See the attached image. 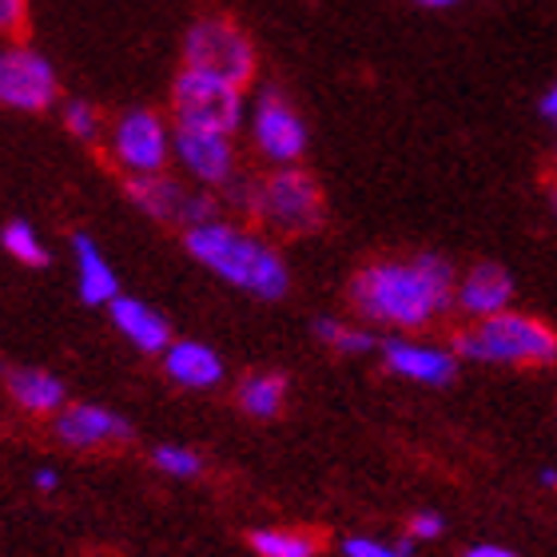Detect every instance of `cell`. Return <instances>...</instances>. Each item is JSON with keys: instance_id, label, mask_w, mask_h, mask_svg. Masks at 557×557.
I'll use <instances>...</instances> for the list:
<instances>
[{"instance_id": "cell-1", "label": "cell", "mask_w": 557, "mask_h": 557, "mask_svg": "<svg viewBox=\"0 0 557 557\" xmlns=\"http://www.w3.org/2000/svg\"><path fill=\"white\" fill-rule=\"evenodd\" d=\"M454 283L458 275L450 259L418 251V256L371 259L367 268L355 271L347 295L359 319L410 335V331H426L450 311Z\"/></svg>"}, {"instance_id": "cell-2", "label": "cell", "mask_w": 557, "mask_h": 557, "mask_svg": "<svg viewBox=\"0 0 557 557\" xmlns=\"http://www.w3.org/2000/svg\"><path fill=\"white\" fill-rule=\"evenodd\" d=\"M184 247L199 268L223 278L227 287L251 295V299L275 302L290 290L287 259L271 244V235L256 223L211 215V220L187 227Z\"/></svg>"}, {"instance_id": "cell-3", "label": "cell", "mask_w": 557, "mask_h": 557, "mask_svg": "<svg viewBox=\"0 0 557 557\" xmlns=\"http://www.w3.org/2000/svg\"><path fill=\"white\" fill-rule=\"evenodd\" d=\"M458 359L486 362V367H554L557 362V331L525 311L486 314V319H470L454 335Z\"/></svg>"}, {"instance_id": "cell-4", "label": "cell", "mask_w": 557, "mask_h": 557, "mask_svg": "<svg viewBox=\"0 0 557 557\" xmlns=\"http://www.w3.org/2000/svg\"><path fill=\"white\" fill-rule=\"evenodd\" d=\"M244 215L268 235H283V239H302V235L323 232V184L307 168H299V163L271 168L259 180H251V199H247Z\"/></svg>"}, {"instance_id": "cell-5", "label": "cell", "mask_w": 557, "mask_h": 557, "mask_svg": "<svg viewBox=\"0 0 557 557\" xmlns=\"http://www.w3.org/2000/svg\"><path fill=\"white\" fill-rule=\"evenodd\" d=\"M108 163L124 180L172 172L175 160V124L168 108H124L108 120L104 132Z\"/></svg>"}, {"instance_id": "cell-6", "label": "cell", "mask_w": 557, "mask_h": 557, "mask_svg": "<svg viewBox=\"0 0 557 557\" xmlns=\"http://www.w3.org/2000/svg\"><path fill=\"white\" fill-rule=\"evenodd\" d=\"M168 116L175 128L239 136L247 124V88L184 64L175 72L172 92H168Z\"/></svg>"}, {"instance_id": "cell-7", "label": "cell", "mask_w": 557, "mask_h": 557, "mask_svg": "<svg viewBox=\"0 0 557 557\" xmlns=\"http://www.w3.org/2000/svg\"><path fill=\"white\" fill-rule=\"evenodd\" d=\"M180 57H184L187 69L211 72V76L232 81L239 88H251L259 76V48L251 33L232 16H220V12L196 16L187 24Z\"/></svg>"}, {"instance_id": "cell-8", "label": "cell", "mask_w": 557, "mask_h": 557, "mask_svg": "<svg viewBox=\"0 0 557 557\" xmlns=\"http://www.w3.org/2000/svg\"><path fill=\"white\" fill-rule=\"evenodd\" d=\"M247 136H251V148L263 163L271 168H287V163H302L307 148H311V132H307V120L295 108L283 88H259L247 104Z\"/></svg>"}, {"instance_id": "cell-9", "label": "cell", "mask_w": 557, "mask_h": 557, "mask_svg": "<svg viewBox=\"0 0 557 557\" xmlns=\"http://www.w3.org/2000/svg\"><path fill=\"white\" fill-rule=\"evenodd\" d=\"M60 104V72L40 48L12 36L0 45V108L9 112H48Z\"/></svg>"}, {"instance_id": "cell-10", "label": "cell", "mask_w": 557, "mask_h": 557, "mask_svg": "<svg viewBox=\"0 0 557 557\" xmlns=\"http://www.w3.org/2000/svg\"><path fill=\"white\" fill-rule=\"evenodd\" d=\"M124 191H128V199L148 215V220L172 223V227H180V232L211 220V215H220L211 191H203V187H196V184H184V180L172 172L124 180Z\"/></svg>"}, {"instance_id": "cell-11", "label": "cell", "mask_w": 557, "mask_h": 557, "mask_svg": "<svg viewBox=\"0 0 557 557\" xmlns=\"http://www.w3.org/2000/svg\"><path fill=\"white\" fill-rule=\"evenodd\" d=\"M187 184L203 187V191H223L227 184L239 180V144L227 132H196L175 128V160Z\"/></svg>"}, {"instance_id": "cell-12", "label": "cell", "mask_w": 557, "mask_h": 557, "mask_svg": "<svg viewBox=\"0 0 557 557\" xmlns=\"http://www.w3.org/2000/svg\"><path fill=\"white\" fill-rule=\"evenodd\" d=\"M379 355H383L391 374L410 379V383H422V386H446V383H454V374H458V350L434 347V343H418V338H407V335L383 338V343H379Z\"/></svg>"}, {"instance_id": "cell-13", "label": "cell", "mask_w": 557, "mask_h": 557, "mask_svg": "<svg viewBox=\"0 0 557 557\" xmlns=\"http://www.w3.org/2000/svg\"><path fill=\"white\" fill-rule=\"evenodd\" d=\"M52 434L72 450H100V446H120L128 442L132 426L116 410L96 407V403H72L52 414Z\"/></svg>"}, {"instance_id": "cell-14", "label": "cell", "mask_w": 557, "mask_h": 557, "mask_svg": "<svg viewBox=\"0 0 557 557\" xmlns=\"http://www.w3.org/2000/svg\"><path fill=\"white\" fill-rule=\"evenodd\" d=\"M454 307L466 319H486L513 307V275L502 263H474L454 283Z\"/></svg>"}, {"instance_id": "cell-15", "label": "cell", "mask_w": 557, "mask_h": 557, "mask_svg": "<svg viewBox=\"0 0 557 557\" xmlns=\"http://www.w3.org/2000/svg\"><path fill=\"white\" fill-rule=\"evenodd\" d=\"M160 359H163L168 379H172L175 386H184V391H211V386L223 383L220 350H211L208 343H199V338H172Z\"/></svg>"}, {"instance_id": "cell-16", "label": "cell", "mask_w": 557, "mask_h": 557, "mask_svg": "<svg viewBox=\"0 0 557 557\" xmlns=\"http://www.w3.org/2000/svg\"><path fill=\"white\" fill-rule=\"evenodd\" d=\"M108 314H112V326H116L120 335L128 338L136 350H144V355H163L168 343H172V326H168V319L151 302L132 299V295L120 290L116 299L108 302Z\"/></svg>"}, {"instance_id": "cell-17", "label": "cell", "mask_w": 557, "mask_h": 557, "mask_svg": "<svg viewBox=\"0 0 557 557\" xmlns=\"http://www.w3.org/2000/svg\"><path fill=\"white\" fill-rule=\"evenodd\" d=\"M72 259H76V287H81V299L88 307H108V302L116 299L120 275L88 232L72 235Z\"/></svg>"}, {"instance_id": "cell-18", "label": "cell", "mask_w": 557, "mask_h": 557, "mask_svg": "<svg viewBox=\"0 0 557 557\" xmlns=\"http://www.w3.org/2000/svg\"><path fill=\"white\" fill-rule=\"evenodd\" d=\"M9 395L28 414H57L69 391L57 374L40 371V367H16V371H9Z\"/></svg>"}, {"instance_id": "cell-19", "label": "cell", "mask_w": 557, "mask_h": 557, "mask_svg": "<svg viewBox=\"0 0 557 557\" xmlns=\"http://www.w3.org/2000/svg\"><path fill=\"white\" fill-rule=\"evenodd\" d=\"M239 410L251 418H275L278 410L287 407V374L278 371H259V374H247L239 391Z\"/></svg>"}, {"instance_id": "cell-20", "label": "cell", "mask_w": 557, "mask_h": 557, "mask_svg": "<svg viewBox=\"0 0 557 557\" xmlns=\"http://www.w3.org/2000/svg\"><path fill=\"white\" fill-rule=\"evenodd\" d=\"M251 549L259 557H319L323 554V537L314 530H283V525H268V530H251Z\"/></svg>"}, {"instance_id": "cell-21", "label": "cell", "mask_w": 557, "mask_h": 557, "mask_svg": "<svg viewBox=\"0 0 557 557\" xmlns=\"http://www.w3.org/2000/svg\"><path fill=\"white\" fill-rule=\"evenodd\" d=\"M314 338L326 343L331 350H338V355H371V350H379V338L367 326H355L347 319H331V314L314 319Z\"/></svg>"}, {"instance_id": "cell-22", "label": "cell", "mask_w": 557, "mask_h": 557, "mask_svg": "<svg viewBox=\"0 0 557 557\" xmlns=\"http://www.w3.org/2000/svg\"><path fill=\"white\" fill-rule=\"evenodd\" d=\"M0 247H4V256H12L16 263H24V268H48V247L28 220L4 223V232H0Z\"/></svg>"}, {"instance_id": "cell-23", "label": "cell", "mask_w": 557, "mask_h": 557, "mask_svg": "<svg viewBox=\"0 0 557 557\" xmlns=\"http://www.w3.org/2000/svg\"><path fill=\"white\" fill-rule=\"evenodd\" d=\"M60 120H64V132L72 139H81V144H104L108 116L96 104H88V100H69Z\"/></svg>"}, {"instance_id": "cell-24", "label": "cell", "mask_w": 557, "mask_h": 557, "mask_svg": "<svg viewBox=\"0 0 557 557\" xmlns=\"http://www.w3.org/2000/svg\"><path fill=\"white\" fill-rule=\"evenodd\" d=\"M151 462L168 478H196L199 470H203V458H199L196 450H187V446H175V442L156 446V450H151Z\"/></svg>"}, {"instance_id": "cell-25", "label": "cell", "mask_w": 557, "mask_h": 557, "mask_svg": "<svg viewBox=\"0 0 557 557\" xmlns=\"http://www.w3.org/2000/svg\"><path fill=\"white\" fill-rule=\"evenodd\" d=\"M343 557H410V546L407 542H374V537H347L343 542Z\"/></svg>"}, {"instance_id": "cell-26", "label": "cell", "mask_w": 557, "mask_h": 557, "mask_svg": "<svg viewBox=\"0 0 557 557\" xmlns=\"http://www.w3.org/2000/svg\"><path fill=\"white\" fill-rule=\"evenodd\" d=\"M28 28V0H0V40H12Z\"/></svg>"}, {"instance_id": "cell-27", "label": "cell", "mask_w": 557, "mask_h": 557, "mask_svg": "<svg viewBox=\"0 0 557 557\" xmlns=\"http://www.w3.org/2000/svg\"><path fill=\"white\" fill-rule=\"evenodd\" d=\"M442 530H446V522H442V513H434V510H418L407 525V534L422 537V542H426V537H438Z\"/></svg>"}, {"instance_id": "cell-28", "label": "cell", "mask_w": 557, "mask_h": 557, "mask_svg": "<svg viewBox=\"0 0 557 557\" xmlns=\"http://www.w3.org/2000/svg\"><path fill=\"white\" fill-rule=\"evenodd\" d=\"M537 112H542V120H546V124H557V81L549 84L546 92H542V100H537Z\"/></svg>"}, {"instance_id": "cell-29", "label": "cell", "mask_w": 557, "mask_h": 557, "mask_svg": "<svg viewBox=\"0 0 557 557\" xmlns=\"http://www.w3.org/2000/svg\"><path fill=\"white\" fill-rule=\"evenodd\" d=\"M33 486L40 490V494H52V490H60V474L52 470V466H40L33 474Z\"/></svg>"}, {"instance_id": "cell-30", "label": "cell", "mask_w": 557, "mask_h": 557, "mask_svg": "<svg viewBox=\"0 0 557 557\" xmlns=\"http://www.w3.org/2000/svg\"><path fill=\"white\" fill-rule=\"evenodd\" d=\"M466 557H518V554L506 549V546H470L466 549Z\"/></svg>"}, {"instance_id": "cell-31", "label": "cell", "mask_w": 557, "mask_h": 557, "mask_svg": "<svg viewBox=\"0 0 557 557\" xmlns=\"http://www.w3.org/2000/svg\"><path fill=\"white\" fill-rule=\"evenodd\" d=\"M422 9H454V4H462V0H418Z\"/></svg>"}, {"instance_id": "cell-32", "label": "cell", "mask_w": 557, "mask_h": 557, "mask_svg": "<svg viewBox=\"0 0 557 557\" xmlns=\"http://www.w3.org/2000/svg\"><path fill=\"white\" fill-rule=\"evenodd\" d=\"M542 486H557V470H542Z\"/></svg>"}, {"instance_id": "cell-33", "label": "cell", "mask_w": 557, "mask_h": 557, "mask_svg": "<svg viewBox=\"0 0 557 557\" xmlns=\"http://www.w3.org/2000/svg\"><path fill=\"white\" fill-rule=\"evenodd\" d=\"M554 203H557V187H554Z\"/></svg>"}]
</instances>
